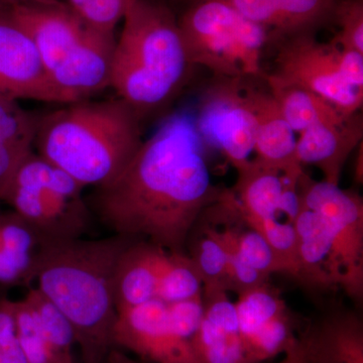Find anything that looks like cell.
Here are the masks:
<instances>
[{"mask_svg":"<svg viewBox=\"0 0 363 363\" xmlns=\"http://www.w3.org/2000/svg\"><path fill=\"white\" fill-rule=\"evenodd\" d=\"M203 145L192 114L169 116L116 179L96 187L98 218L117 235L184 252L224 190L211 183Z\"/></svg>","mask_w":363,"mask_h":363,"instance_id":"cell-1","label":"cell"},{"mask_svg":"<svg viewBox=\"0 0 363 363\" xmlns=\"http://www.w3.org/2000/svg\"><path fill=\"white\" fill-rule=\"evenodd\" d=\"M135 240L117 234L101 240H47L40 252L37 289L71 322L82 363H107L116 348L114 272L121 253Z\"/></svg>","mask_w":363,"mask_h":363,"instance_id":"cell-2","label":"cell"},{"mask_svg":"<svg viewBox=\"0 0 363 363\" xmlns=\"http://www.w3.org/2000/svg\"><path fill=\"white\" fill-rule=\"evenodd\" d=\"M143 143L142 119L117 97L82 100L40 116L33 147L85 188L116 179Z\"/></svg>","mask_w":363,"mask_h":363,"instance_id":"cell-3","label":"cell"},{"mask_svg":"<svg viewBox=\"0 0 363 363\" xmlns=\"http://www.w3.org/2000/svg\"><path fill=\"white\" fill-rule=\"evenodd\" d=\"M123 21L111 86L143 121L175 99L194 66L167 0H130Z\"/></svg>","mask_w":363,"mask_h":363,"instance_id":"cell-4","label":"cell"},{"mask_svg":"<svg viewBox=\"0 0 363 363\" xmlns=\"http://www.w3.org/2000/svg\"><path fill=\"white\" fill-rule=\"evenodd\" d=\"M177 23L193 66L215 79L266 78L262 55L271 40L267 30L222 0H179Z\"/></svg>","mask_w":363,"mask_h":363,"instance_id":"cell-5","label":"cell"},{"mask_svg":"<svg viewBox=\"0 0 363 363\" xmlns=\"http://www.w3.org/2000/svg\"><path fill=\"white\" fill-rule=\"evenodd\" d=\"M83 189L63 169L32 152L14 172L0 200L45 240H77L91 228Z\"/></svg>","mask_w":363,"mask_h":363,"instance_id":"cell-6","label":"cell"},{"mask_svg":"<svg viewBox=\"0 0 363 363\" xmlns=\"http://www.w3.org/2000/svg\"><path fill=\"white\" fill-rule=\"evenodd\" d=\"M298 202L319 215L330 233L342 267L344 292L363 298V202L358 193L306 175L298 178Z\"/></svg>","mask_w":363,"mask_h":363,"instance_id":"cell-7","label":"cell"},{"mask_svg":"<svg viewBox=\"0 0 363 363\" xmlns=\"http://www.w3.org/2000/svg\"><path fill=\"white\" fill-rule=\"evenodd\" d=\"M274 70L269 77L319 95L346 116L362 111L363 92L348 84L338 65L340 48L316 35H298L274 45Z\"/></svg>","mask_w":363,"mask_h":363,"instance_id":"cell-8","label":"cell"},{"mask_svg":"<svg viewBox=\"0 0 363 363\" xmlns=\"http://www.w3.org/2000/svg\"><path fill=\"white\" fill-rule=\"evenodd\" d=\"M203 95L196 128L202 142L213 145L236 169L255 152L257 117L250 84L241 79H215Z\"/></svg>","mask_w":363,"mask_h":363,"instance_id":"cell-9","label":"cell"},{"mask_svg":"<svg viewBox=\"0 0 363 363\" xmlns=\"http://www.w3.org/2000/svg\"><path fill=\"white\" fill-rule=\"evenodd\" d=\"M114 346L154 363H202L194 348L182 340L159 298L117 313Z\"/></svg>","mask_w":363,"mask_h":363,"instance_id":"cell-10","label":"cell"},{"mask_svg":"<svg viewBox=\"0 0 363 363\" xmlns=\"http://www.w3.org/2000/svg\"><path fill=\"white\" fill-rule=\"evenodd\" d=\"M0 95L59 104H74L52 82L32 40L0 14Z\"/></svg>","mask_w":363,"mask_h":363,"instance_id":"cell-11","label":"cell"},{"mask_svg":"<svg viewBox=\"0 0 363 363\" xmlns=\"http://www.w3.org/2000/svg\"><path fill=\"white\" fill-rule=\"evenodd\" d=\"M236 171L235 185L225 189L224 196L241 220L281 219L285 214L286 221L293 223L300 207L298 179L266 168L253 159Z\"/></svg>","mask_w":363,"mask_h":363,"instance_id":"cell-12","label":"cell"},{"mask_svg":"<svg viewBox=\"0 0 363 363\" xmlns=\"http://www.w3.org/2000/svg\"><path fill=\"white\" fill-rule=\"evenodd\" d=\"M0 14L32 40L49 75L88 28L64 0H21Z\"/></svg>","mask_w":363,"mask_h":363,"instance_id":"cell-13","label":"cell"},{"mask_svg":"<svg viewBox=\"0 0 363 363\" xmlns=\"http://www.w3.org/2000/svg\"><path fill=\"white\" fill-rule=\"evenodd\" d=\"M248 21L264 28L269 48L298 35H317L334 26L341 0H222Z\"/></svg>","mask_w":363,"mask_h":363,"instance_id":"cell-14","label":"cell"},{"mask_svg":"<svg viewBox=\"0 0 363 363\" xmlns=\"http://www.w3.org/2000/svg\"><path fill=\"white\" fill-rule=\"evenodd\" d=\"M114 33L88 28L50 73L52 82L75 102L111 86Z\"/></svg>","mask_w":363,"mask_h":363,"instance_id":"cell-15","label":"cell"},{"mask_svg":"<svg viewBox=\"0 0 363 363\" xmlns=\"http://www.w3.org/2000/svg\"><path fill=\"white\" fill-rule=\"evenodd\" d=\"M204 318L194 340L202 363H255L240 335L235 305L226 291L211 286L202 290Z\"/></svg>","mask_w":363,"mask_h":363,"instance_id":"cell-16","label":"cell"},{"mask_svg":"<svg viewBox=\"0 0 363 363\" xmlns=\"http://www.w3.org/2000/svg\"><path fill=\"white\" fill-rule=\"evenodd\" d=\"M363 140L362 112L338 123H321L300 133L297 156L302 166H314L324 181L339 185L346 162Z\"/></svg>","mask_w":363,"mask_h":363,"instance_id":"cell-17","label":"cell"},{"mask_svg":"<svg viewBox=\"0 0 363 363\" xmlns=\"http://www.w3.org/2000/svg\"><path fill=\"white\" fill-rule=\"evenodd\" d=\"M250 97L257 117L253 161L291 178H300L304 169L297 156L295 131L284 118L278 102L269 90L252 84Z\"/></svg>","mask_w":363,"mask_h":363,"instance_id":"cell-18","label":"cell"},{"mask_svg":"<svg viewBox=\"0 0 363 363\" xmlns=\"http://www.w3.org/2000/svg\"><path fill=\"white\" fill-rule=\"evenodd\" d=\"M298 238V281L316 291L341 288L342 267L330 233L319 215L300 204L293 221Z\"/></svg>","mask_w":363,"mask_h":363,"instance_id":"cell-19","label":"cell"},{"mask_svg":"<svg viewBox=\"0 0 363 363\" xmlns=\"http://www.w3.org/2000/svg\"><path fill=\"white\" fill-rule=\"evenodd\" d=\"M168 250L135 240L121 253L113 277L117 313L145 304L157 297L160 274Z\"/></svg>","mask_w":363,"mask_h":363,"instance_id":"cell-20","label":"cell"},{"mask_svg":"<svg viewBox=\"0 0 363 363\" xmlns=\"http://www.w3.org/2000/svg\"><path fill=\"white\" fill-rule=\"evenodd\" d=\"M309 363H363V324L350 310H336L301 336Z\"/></svg>","mask_w":363,"mask_h":363,"instance_id":"cell-21","label":"cell"},{"mask_svg":"<svg viewBox=\"0 0 363 363\" xmlns=\"http://www.w3.org/2000/svg\"><path fill=\"white\" fill-rule=\"evenodd\" d=\"M45 241L13 210L0 212V286H28L35 281Z\"/></svg>","mask_w":363,"mask_h":363,"instance_id":"cell-22","label":"cell"},{"mask_svg":"<svg viewBox=\"0 0 363 363\" xmlns=\"http://www.w3.org/2000/svg\"><path fill=\"white\" fill-rule=\"evenodd\" d=\"M18 100L0 95V194L21 162L33 152L40 116Z\"/></svg>","mask_w":363,"mask_h":363,"instance_id":"cell-23","label":"cell"},{"mask_svg":"<svg viewBox=\"0 0 363 363\" xmlns=\"http://www.w3.org/2000/svg\"><path fill=\"white\" fill-rule=\"evenodd\" d=\"M266 83L284 118L295 133H301L316 124L338 123L350 116L324 98L303 88L284 84L267 75Z\"/></svg>","mask_w":363,"mask_h":363,"instance_id":"cell-24","label":"cell"},{"mask_svg":"<svg viewBox=\"0 0 363 363\" xmlns=\"http://www.w3.org/2000/svg\"><path fill=\"white\" fill-rule=\"evenodd\" d=\"M203 281L194 260L185 252H167L160 274L157 297L164 304L201 297Z\"/></svg>","mask_w":363,"mask_h":363,"instance_id":"cell-25","label":"cell"},{"mask_svg":"<svg viewBox=\"0 0 363 363\" xmlns=\"http://www.w3.org/2000/svg\"><path fill=\"white\" fill-rule=\"evenodd\" d=\"M25 301L32 308L40 331L55 350L67 357H73L74 345H77L75 330L63 312L45 298L37 288L26 293Z\"/></svg>","mask_w":363,"mask_h":363,"instance_id":"cell-26","label":"cell"},{"mask_svg":"<svg viewBox=\"0 0 363 363\" xmlns=\"http://www.w3.org/2000/svg\"><path fill=\"white\" fill-rule=\"evenodd\" d=\"M234 305L243 342L272 318L288 311L286 303L267 284L240 294Z\"/></svg>","mask_w":363,"mask_h":363,"instance_id":"cell-27","label":"cell"},{"mask_svg":"<svg viewBox=\"0 0 363 363\" xmlns=\"http://www.w3.org/2000/svg\"><path fill=\"white\" fill-rule=\"evenodd\" d=\"M16 334L28 363H76L55 350L40 331L37 318L25 298L16 301Z\"/></svg>","mask_w":363,"mask_h":363,"instance_id":"cell-28","label":"cell"},{"mask_svg":"<svg viewBox=\"0 0 363 363\" xmlns=\"http://www.w3.org/2000/svg\"><path fill=\"white\" fill-rule=\"evenodd\" d=\"M201 276L203 286L229 291L225 250L214 228L206 227L204 233L193 243L190 255Z\"/></svg>","mask_w":363,"mask_h":363,"instance_id":"cell-29","label":"cell"},{"mask_svg":"<svg viewBox=\"0 0 363 363\" xmlns=\"http://www.w3.org/2000/svg\"><path fill=\"white\" fill-rule=\"evenodd\" d=\"M297 338L288 310L262 325L245 344L253 362L260 363L284 354Z\"/></svg>","mask_w":363,"mask_h":363,"instance_id":"cell-30","label":"cell"},{"mask_svg":"<svg viewBox=\"0 0 363 363\" xmlns=\"http://www.w3.org/2000/svg\"><path fill=\"white\" fill-rule=\"evenodd\" d=\"M243 222L257 231L267 240L285 267L286 274L298 281L300 262H298L297 233L294 224L281 219Z\"/></svg>","mask_w":363,"mask_h":363,"instance_id":"cell-31","label":"cell"},{"mask_svg":"<svg viewBox=\"0 0 363 363\" xmlns=\"http://www.w3.org/2000/svg\"><path fill=\"white\" fill-rule=\"evenodd\" d=\"M214 231L225 250L229 291L240 295L252 289L266 285L269 278L248 266L241 257L234 227L230 224V226H226L223 230L214 228Z\"/></svg>","mask_w":363,"mask_h":363,"instance_id":"cell-32","label":"cell"},{"mask_svg":"<svg viewBox=\"0 0 363 363\" xmlns=\"http://www.w3.org/2000/svg\"><path fill=\"white\" fill-rule=\"evenodd\" d=\"M243 224L245 228L234 227L238 252L243 260L248 266L264 274L267 278H269L271 274L276 272L286 274L285 267L277 257L271 245L257 231L247 225L245 222Z\"/></svg>","mask_w":363,"mask_h":363,"instance_id":"cell-33","label":"cell"},{"mask_svg":"<svg viewBox=\"0 0 363 363\" xmlns=\"http://www.w3.org/2000/svg\"><path fill=\"white\" fill-rule=\"evenodd\" d=\"M88 28L98 32L114 33L123 20L130 0H64Z\"/></svg>","mask_w":363,"mask_h":363,"instance_id":"cell-34","label":"cell"},{"mask_svg":"<svg viewBox=\"0 0 363 363\" xmlns=\"http://www.w3.org/2000/svg\"><path fill=\"white\" fill-rule=\"evenodd\" d=\"M334 26L339 30L331 43L340 49L363 52V0H341Z\"/></svg>","mask_w":363,"mask_h":363,"instance_id":"cell-35","label":"cell"},{"mask_svg":"<svg viewBox=\"0 0 363 363\" xmlns=\"http://www.w3.org/2000/svg\"><path fill=\"white\" fill-rule=\"evenodd\" d=\"M166 305L169 322L173 326L174 331L182 340L190 344L194 348L196 335L199 331L203 318H204L202 296Z\"/></svg>","mask_w":363,"mask_h":363,"instance_id":"cell-36","label":"cell"},{"mask_svg":"<svg viewBox=\"0 0 363 363\" xmlns=\"http://www.w3.org/2000/svg\"><path fill=\"white\" fill-rule=\"evenodd\" d=\"M338 65L344 80L363 92V52L339 50Z\"/></svg>","mask_w":363,"mask_h":363,"instance_id":"cell-37","label":"cell"},{"mask_svg":"<svg viewBox=\"0 0 363 363\" xmlns=\"http://www.w3.org/2000/svg\"><path fill=\"white\" fill-rule=\"evenodd\" d=\"M16 323V301L0 300V350H4L18 341Z\"/></svg>","mask_w":363,"mask_h":363,"instance_id":"cell-38","label":"cell"},{"mask_svg":"<svg viewBox=\"0 0 363 363\" xmlns=\"http://www.w3.org/2000/svg\"><path fill=\"white\" fill-rule=\"evenodd\" d=\"M278 363H306L305 346L301 336L284 353V357Z\"/></svg>","mask_w":363,"mask_h":363,"instance_id":"cell-39","label":"cell"},{"mask_svg":"<svg viewBox=\"0 0 363 363\" xmlns=\"http://www.w3.org/2000/svg\"><path fill=\"white\" fill-rule=\"evenodd\" d=\"M357 154L355 157L354 179L357 184L362 185L363 182V143H360L357 149Z\"/></svg>","mask_w":363,"mask_h":363,"instance_id":"cell-40","label":"cell"},{"mask_svg":"<svg viewBox=\"0 0 363 363\" xmlns=\"http://www.w3.org/2000/svg\"><path fill=\"white\" fill-rule=\"evenodd\" d=\"M107 363H140L133 359L128 355L124 354L123 351L118 350V348H114L111 351L108 355V359Z\"/></svg>","mask_w":363,"mask_h":363,"instance_id":"cell-41","label":"cell"},{"mask_svg":"<svg viewBox=\"0 0 363 363\" xmlns=\"http://www.w3.org/2000/svg\"><path fill=\"white\" fill-rule=\"evenodd\" d=\"M18 1H21V0H0V13H4L11 4Z\"/></svg>","mask_w":363,"mask_h":363,"instance_id":"cell-42","label":"cell"},{"mask_svg":"<svg viewBox=\"0 0 363 363\" xmlns=\"http://www.w3.org/2000/svg\"><path fill=\"white\" fill-rule=\"evenodd\" d=\"M0 363H11V359L2 350H0Z\"/></svg>","mask_w":363,"mask_h":363,"instance_id":"cell-43","label":"cell"},{"mask_svg":"<svg viewBox=\"0 0 363 363\" xmlns=\"http://www.w3.org/2000/svg\"><path fill=\"white\" fill-rule=\"evenodd\" d=\"M306 363H309L308 362L307 358H306Z\"/></svg>","mask_w":363,"mask_h":363,"instance_id":"cell-44","label":"cell"}]
</instances>
